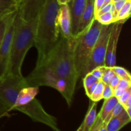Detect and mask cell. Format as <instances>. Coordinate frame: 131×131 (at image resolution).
Here are the masks:
<instances>
[{"instance_id": "1", "label": "cell", "mask_w": 131, "mask_h": 131, "mask_svg": "<svg viewBox=\"0 0 131 131\" xmlns=\"http://www.w3.org/2000/svg\"><path fill=\"white\" fill-rule=\"evenodd\" d=\"M59 8L57 0H46L38 15L34 45L38 52L36 66L44 63L60 40L58 24Z\"/></svg>"}, {"instance_id": "2", "label": "cell", "mask_w": 131, "mask_h": 131, "mask_svg": "<svg viewBox=\"0 0 131 131\" xmlns=\"http://www.w3.org/2000/svg\"><path fill=\"white\" fill-rule=\"evenodd\" d=\"M38 17L24 20L17 11L15 17V29L12 41L10 57L6 75L23 76L21 68L25 56L29 49L35 45Z\"/></svg>"}, {"instance_id": "3", "label": "cell", "mask_w": 131, "mask_h": 131, "mask_svg": "<svg viewBox=\"0 0 131 131\" xmlns=\"http://www.w3.org/2000/svg\"><path fill=\"white\" fill-rule=\"evenodd\" d=\"M74 45L75 37L67 38L60 35L57 44L49 54L43 64L48 67L58 76L65 79L75 90L79 75L74 63Z\"/></svg>"}, {"instance_id": "4", "label": "cell", "mask_w": 131, "mask_h": 131, "mask_svg": "<svg viewBox=\"0 0 131 131\" xmlns=\"http://www.w3.org/2000/svg\"><path fill=\"white\" fill-rule=\"evenodd\" d=\"M25 79L28 86L39 88L42 86H46L54 88L63 97L68 106L71 105L75 90L65 79L58 76L44 64L36 66Z\"/></svg>"}, {"instance_id": "5", "label": "cell", "mask_w": 131, "mask_h": 131, "mask_svg": "<svg viewBox=\"0 0 131 131\" xmlns=\"http://www.w3.org/2000/svg\"><path fill=\"white\" fill-rule=\"evenodd\" d=\"M102 26L94 18L90 25L85 30L75 36V45L74 48V63L79 78L81 75L91 52L98 39Z\"/></svg>"}, {"instance_id": "6", "label": "cell", "mask_w": 131, "mask_h": 131, "mask_svg": "<svg viewBox=\"0 0 131 131\" xmlns=\"http://www.w3.org/2000/svg\"><path fill=\"white\" fill-rule=\"evenodd\" d=\"M112 24L102 26L99 36L91 52L88 61L84 67L81 77L83 78L86 74L90 72L97 67L105 66L107 45Z\"/></svg>"}, {"instance_id": "7", "label": "cell", "mask_w": 131, "mask_h": 131, "mask_svg": "<svg viewBox=\"0 0 131 131\" xmlns=\"http://www.w3.org/2000/svg\"><path fill=\"white\" fill-rule=\"evenodd\" d=\"M17 11L9 22L5 35L0 45V79L6 76L7 72L12 41L15 29V17Z\"/></svg>"}, {"instance_id": "8", "label": "cell", "mask_w": 131, "mask_h": 131, "mask_svg": "<svg viewBox=\"0 0 131 131\" xmlns=\"http://www.w3.org/2000/svg\"><path fill=\"white\" fill-rule=\"evenodd\" d=\"M122 26V23L119 22H115L112 24V27L107 42L106 58H105V66L107 67H113L116 65V49H117L118 42Z\"/></svg>"}, {"instance_id": "9", "label": "cell", "mask_w": 131, "mask_h": 131, "mask_svg": "<svg viewBox=\"0 0 131 131\" xmlns=\"http://www.w3.org/2000/svg\"><path fill=\"white\" fill-rule=\"evenodd\" d=\"M46 0H20L18 12L24 20H29L38 17Z\"/></svg>"}, {"instance_id": "10", "label": "cell", "mask_w": 131, "mask_h": 131, "mask_svg": "<svg viewBox=\"0 0 131 131\" xmlns=\"http://www.w3.org/2000/svg\"><path fill=\"white\" fill-rule=\"evenodd\" d=\"M58 24L60 35L67 38L73 37L70 8L68 4L60 5L58 15Z\"/></svg>"}, {"instance_id": "11", "label": "cell", "mask_w": 131, "mask_h": 131, "mask_svg": "<svg viewBox=\"0 0 131 131\" xmlns=\"http://www.w3.org/2000/svg\"><path fill=\"white\" fill-rule=\"evenodd\" d=\"M86 0H71L68 3L72 20V32L74 37L78 33L81 17L85 8Z\"/></svg>"}, {"instance_id": "12", "label": "cell", "mask_w": 131, "mask_h": 131, "mask_svg": "<svg viewBox=\"0 0 131 131\" xmlns=\"http://www.w3.org/2000/svg\"><path fill=\"white\" fill-rule=\"evenodd\" d=\"M94 18V0H86L85 8L81 17L76 35L85 30L90 25Z\"/></svg>"}, {"instance_id": "13", "label": "cell", "mask_w": 131, "mask_h": 131, "mask_svg": "<svg viewBox=\"0 0 131 131\" xmlns=\"http://www.w3.org/2000/svg\"><path fill=\"white\" fill-rule=\"evenodd\" d=\"M131 117L129 116L125 110L118 116L113 117L106 123L107 131H119L125 125L129 124Z\"/></svg>"}, {"instance_id": "14", "label": "cell", "mask_w": 131, "mask_h": 131, "mask_svg": "<svg viewBox=\"0 0 131 131\" xmlns=\"http://www.w3.org/2000/svg\"><path fill=\"white\" fill-rule=\"evenodd\" d=\"M17 8L16 0H0V19L14 12Z\"/></svg>"}, {"instance_id": "15", "label": "cell", "mask_w": 131, "mask_h": 131, "mask_svg": "<svg viewBox=\"0 0 131 131\" xmlns=\"http://www.w3.org/2000/svg\"><path fill=\"white\" fill-rule=\"evenodd\" d=\"M97 102H91V104H90L89 108H88L87 113L86 115L85 118H84V127H85L86 131H88L93 123L95 122L97 118Z\"/></svg>"}, {"instance_id": "16", "label": "cell", "mask_w": 131, "mask_h": 131, "mask_svg": "<svg viewBox=\"0 0 131 131\" xmlns=\"http://www.w3.org/2000/svg\"><path fill=\"white\" fill-rule=\"evenodd\" d=\"M118 102V99L115 96H113V97L107 99H104V102L103 105H102V108H101L99 113L98 114L99 117L103 121L106 119L107 115L110 113V112L112 111L113 107H115V105Z\"/></svg>"}, {"instance_id": "17", "label": "cell", "mask_w": 131, "mask_h": 131, "mask_svg": "<svg viewBox=\"0 0 131 131\" xmlns=\"http://www.w3.org/2000/svg\"><path fill=\"white\" fill-rule=\"evenodd\" d=\"M131 14V0H127L125 5L118 12L116 22L124 24L130 17Z\"/></svg>"}, {"instance_id": "18", "label": "cell", "mask_w": 131, "mask_h": 131, "mask_svg": "<svg viewBox=\"0 0 131 131\" xmlns=\"http://www.w3.org/2000/svg\"><path fill=\"white\" fill-rule=\"evenodd\" d=\"M16 11L0 19V45H1V42H2L4 38V37L5 35L9 22H10V19L12 17L13 15H14V14L16 12Z\"/></svg>"}, {"instance_id": "19", "label": "cell", "mask_w": 131, "mask_h": 131, "mask_svg": "<svg viewBox=\"0 0 131 131\" xmlns=\"http://www.w3.org/2000/svg\"><path fill=\"white\" fill-rule=\"evenodd\" d=\"M95 19H97L99 23H101L103 26L110 25V24L116 22L114 14L111 12H109L101 14V15H99Z\"/></svg>"}, {"instance_id": "20", "label": "cell", "mask_w": 131, "mask_h": 131, "mask_svg": "<svg viewBox=\"0 0 131 131\" xmlns=\"http://www.w3.org/2000/svg\"><path fill=\"white\" fill-rule=\"evenodd\" d=\"M104 87V83H102L101 81H99L96 86L95 89L93 91V93L89 97L91 101L95 102H98L102 99V93H103Z\"/></svg>"}, {"instance_id": "21", "label": "cell", "mask_w": 131, "mask_h": 131, "mask_svg": "<svg viewBox=\"0 0 131 131\" xmlns=\"http://www.w3.org/2000/svg\"><path fill=\"white\" fill-rule=\"evenodd\" d=\"M113 71L116 75H117L120 79H127L131 80V75L129 72L125 68L122 67H118L116 65L111 67Z\"/></svg>"}, {"instance_id": "22", "label": "cell", "mask_w": 131, "mask_h": 131, "mask_svg": "<svg viewBox=\"0 0 131 131\" xmlns=\"http://www.w3.org/2000/svg\"><path fill=\"white\" fill-rule=\"evenodd\" d=\"M124 110V106H122V104L120 103V102H118L116 105H115V107H113V109L112 110V111L110 112V113L107 115V117L104 120L103 122L107 123L111 118L115 117V116H118V115H120L122 113V111Z\"/></svg>"}, {"instance_id": "23", "label": "cell", "mask_w": 131, "mask_h": 131, "mask_svg": "<svg viewBox=\"0 0 131 131\" xmlns=\"http://www.w3.org/2000/svg\"><path fill=\"white\" fill-rule=\"evenodd\" d=\"M99 81V80L97 79L95 77L93 76L91 73H88V74H86L83 78V83L84 89H86L88 87H89L90 86L92 85L93 84Z\"/></svg>"}, {"instance_id": "24", "label": "cell", "mask_w": 131, "mask_h": 131, "mask_svg": "<svg viewBox=\"0 0 131 131\" xmlns=\"http://www.w3.org/2000/svg\"><path fill=\"white\" fill-rule=\"evenodd\" d=\"M115 74L113 71L111 67H106V70H105L104 72L103 75L102 76V78L100 81H101L104 84H109L110 81H111V79H112V78Z\"/></svg>"}, {"instance_id": "25", "label": "cell", "mask_w": 131, "mask_h": 131, "mask_svg": "<svg viewBox=\"0 0 131 131\" xmlns=\"http://www.w3.org/2000/svg\"><path fill=\"white\" fill-rule=\"evenodd\" d=\"M106 69V66L97 67L95 68L94 69H93V70H92L90 73H91L93 76L95 77L97 79H99V80L100 81L101 79V78H102V75H103Z\"/></svg>"}, {"instance_id": "26", "label": "cell", "mask_w": 131, "mask_h": 131, "mask_svg": "<svg viewBox=\"0 0 131 131\" xmlns=\"http://www.w3.org/2000/svg\"><path fill=\"white\" fill-rule=\"evenodd\" d=\"M131 88V80L127 79H120L118 84L116 86V89L127 90Z\"/></svg>"}, {"instance_id": "27", "label": "cell", "mask_w": 131, "mask_h": 131, "mask_svg": "<svg viewBox=\"0 0 131 131\" xmlns=\"http://www.w3.org/2000/svg\"><path fill=\"white\" fill-rule=\"evenodd\" d=\"M114 96V90L109 84H104L103 93H102V99H107Z\"/></svg>"}, {"instance_id": "28", "label": "cell", "mask_w": 131, "mask_h": 131, "mask_svg": "<svg viewBox=\"0 0 131 131\" xmlns=\"http://www.w3.org/2000/svg\"><path fill=\"white\" fill-rule=\"evenodd\" d=\"M102 123H103V120L99 117V115H97L95 121L88 131H99Z\"/></svg>"}, {"instance_id": "29", "label": "cell", "mask_w": 131, "mask_h": 131, "mask_svg": "<svg viewBox=\"0 0 131 131\" xmlns=\"http://www.w3.org/2000/svg\"><path fill=\"white\" fill-rule=\"evenodd\" d=\"M130 97H131V88L128 89L125 93H123L120 97H119L117 99L118 101V102H120V103L121 104H122L123 106Z\"/></svg>"}, {"instance_id": "30", "label": "cell", "mask_w": 131, "mask_h": 131, "mask_svg": "<svg viewBox=\"0 0 131 131\" xmlns=\"http://www.w3.org/2000/svg\"><path fill=\"white\" fill-rule=\"evenodd\" d=\"M113 6V3H110L108 4V5L102 6V7L100 9L99 11L97 12V14L95 15V18L99 16V15H101V14H105V13L111 12V10H112Z\"/></svg>"}, {"instance_id": "31", "label": "cell", "mask_w": 131, "mask_h": 131, "mask_svg": "<svg viewBox=\"0 0 131 131\" xmlns=\"http://www.w3.org/2000/svg\"><path fill=\"white\" fill-rule=\"evenodd\" d=\"M120 80V78H119L117 75L115 74V75H113V77L112 78V79H111V81H110V83H109V85H110L113 90L115 89V88H116V86H117Z\"/></svg>"}, {"instance_id": "32", "label": "cell", "mask_w": 131, "mask_h": 131, "mask_svg": "<svg viewBox=\"0 0 131 131\" xmlns=\"http://www.w3.org/2000/svg\"><path fill=\"white\" fill-rule=\"evenodd\" d=\"M104 0H94V16L103 6Z\"/></svg>"}, {"instance_id": "33", "label": "cell", "mask_w": 131, "mask_h": 131, "mask_svg": "<svg viewBox=\"0 0 131 131\" xmlns=\"http://www.w3.org/2000/svg\"><path fill=\"white\" fill-rule=\"evenodd\" d=\"M127 0H120V1H116V2L113 3V6L115 8V12H116V15H117L118 12L120 10V9L123 7L125 3H126Z\"/></svg>"}, {"instance_id": "34", "label": "cell", "mask_w": 131, "mask_h": 131, "mask_svg": "<svg viewBox=\"0 0 131 131\" xmlns=\"http://www.w3.org/2000/svg\"><path fill=\"white\" fill-rule=\"evenodd\" d=\"M8 112H10L8 108L3 102L0 101V117L7 115Z\"/></svg>"}, {"instance_id": "35", "label": "cell", "mask_w": 131, "mask_h": 131, "mask_svg": "<svg viewBox=\"0 0 131 131\" xmlns=\"http://www.w3.org/2000/svg\"><path fill=\"white\" fill-rule=\"evenodd\" d=\"M99 82H97V83H94V84H93L92 85L90 86L89 87H88L87 88H86L85 90V92H86V95L88 96V97H90L91 96V95L93 93V91L95 90V89L96 86H97V84H98Z\"/></svg>"}, {"instance_id": "36", "label": "cell", "mask_w": 131, "mask_h": 131, "mask_svg": "<svg viewBox=\"0 0 131 131\" xmlns=\"http://www.w3.org/2000/svg\"><path fill=\"white\" fill-rule=\"evenodd\" d=\"M58 3L60 5H65V4H68L71 0H57Z\"/></svg>"}, {"instance_id": "37", "label": "cell", "mask_w": 131, "mask_h": 131, "mask_svg": "<svg viewBox=\"0 0 131 131\" xmlns=\"http://www.w3.org/2000/svg\"><path fill=\"white\" fill-rule=\"evenodd\" d=\"M99 131H107V129H106V123L103 122L102 125Z\"/></svg>"}, {"instance_id": "38", "label": "cell", "mask_w": 131, "mask_h": 131, "mask_svg": "<svg viewBox=\"0 0 131 131\" xmlns=\"http://www.w3.org/2000/svg\"><path fill=\"white\" fill-rule=\"evenodd\" d=\"M77 131H86L85 127H84V122H83V123L81 124V125H80V127L78 128V129L77 130Z\"/></svg>"}, {"instance_id": "39", "label": "cell", "mask_w": 131, "mask_h": 131, "mask_svg": "<svg viewBox=\"0 0 131 131\" xmlns=\"http://www.w3.org/2000/svg\"><path fill=\"white\" fill-rule=\"evenodd\" d=\"M111 3H113L112 0H104V3L103 6H105V5H108V4Z\"/></svg>"}, {"instance_id": "40", "label": "cell", "mask_w": 131, "mask_h": 131, "mask_svg": "<svg viewBox=\"0 0 131 131\" xmlns=\"http://www.w3.org/2000/svg\"><path fill=\"white\" fill-rule=\"evenodd\" d=\"M120 1V0H112L113 3H115V2H116V1Z\"/></svg>"}, {"instance_id": "41", "label": "cell", "mask_w": 131, "mask_h": 131, "mask_svg": "<svg viewBox=\"0 0 131 131\" xmlns=\"http://www.w3.org/2000/svg\"><path fill=\"white\" fill-rule=\"evenodd\" d=\"M16 1H17V4H18V5H19V3H20V0H16Z\"/></svg>"}]
</instances>
